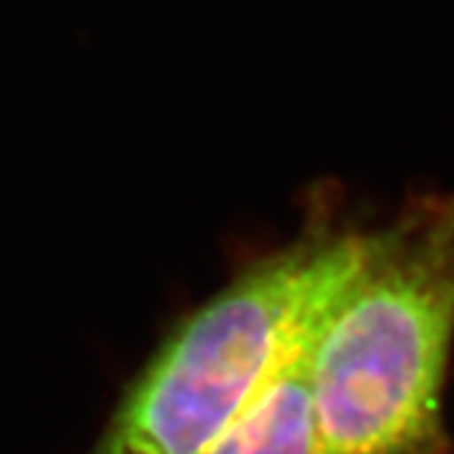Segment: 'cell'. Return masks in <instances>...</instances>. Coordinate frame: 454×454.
<instances>
[{
    "instance_id": "2",
    "label": "cell",
    "mask_w": 454,
    "mask_h": 454,
    "mask_svg": "<svg viewBox=\"0 0 454 454\" xmlns=\"http://www.w3.org/2000/svg\"><path fill=\"white\" fill-rule=\"evenodd\" d=\"M351 232L316 227L184 318L89 454H207L262 387Z\"/></svg>"
},
{
    "instance_id": "1",
    "label": "cell",
    "mask_w": 454,
    "mask_h": 454,
    "mask_svg": "<svg viewBox=\"0 0 454 454\" xmlns=\"http://www.w3.org/2000/svg\"><path fill=\"white\" fill-rule=\"evenodd\" d=\"M454 340V195L364 232L313 358L321 454H450L442 389Z\"/></svg>"
},
{
    "instance_id": "3",
    "label": "cell",
    "mask_w": 454,
    "mask_h": 454,
    "mask_svg": "<svg viewBox=\"0 0 454 454\" xmlns=\"http://www.w3.org/2000/svg\"><path fill=\"white\" fill-rule=\"evenodd\" d=\"M364 232L348 235L346 250L310 298L276 366L253 402L207 454H321V427L313 387V358L325 316L356 265Z\"/></svg>"
}]
</instances>
